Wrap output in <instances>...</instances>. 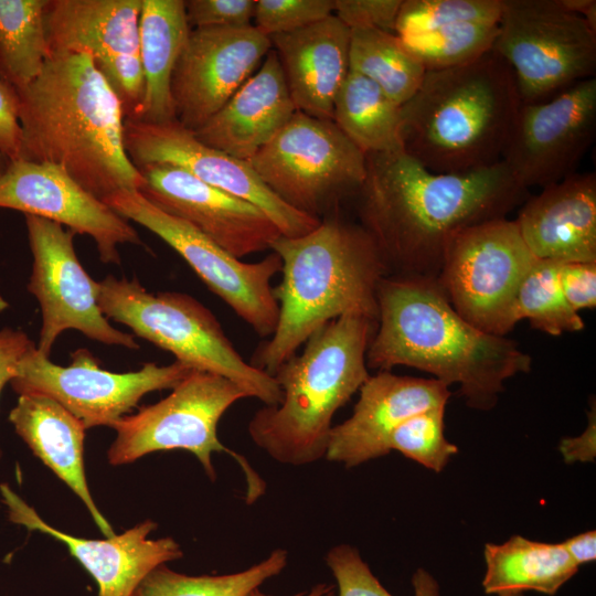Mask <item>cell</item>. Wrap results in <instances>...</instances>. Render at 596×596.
Instances as JSON below:
<instances>
[{"label":"cell","instance_id":"cell-1","mask_svg":"<svg viewBox=\"0 0 596 596\" xmlns=\"http://www.w3.org/2000/svg\"><path fill=\"white\" fill-rule=\"evenodd\" d=\"M361 226L389 275L437 279L450 241L460 231L507 217L525 201L505 163L436 173L403 150L366 155L359 192Z\"/></svg>","mask_w":596,"mask_h":596},{"label":"cell","instance_id":"cell-2","mask_svg":"<svg viewBox=\"0 0 596 596\" xmlns=\"http://www.w3.org/2000/svg\"><path fill=\"white\" fill-rule=\"evenodd\" d=\"M376 302L368 369L427 372L448 387L457 384L468 406L481 411L496 406L507 380L531 370V356L517 342L465 320L436 279L386 275Z\"/></svg>","mask_w":596,"mask_h":596},{"label":"cell","instance_id":"cell-3","mask_svg":"<svg viewBox=\"0 0 596 596\" xmlns=\"http://www.w3.org/2000/svg\"><path fill=\"white\" fill-rule=\"evenodd\" d=\"M17 91L21 159L61 167L102 201L142 187L125 148L121 104L88 53L51 54Z\"/></svg>","mask_w":596,"mask_h":596},{"label":"cell","instance_id":"cell-4","mask_svg":"<svg viewBox=\"0 0 596 596\" xmlns=\"http://www.w3.org/2000/svg\"><path fill=\"white\" fill-rule=\"evenodd\" d=\"M270 249L281 260V281L273 288L278 321L252 365L273 376L315 331L345 313L377 321L376 290L389 272L361 225L330 217L308 234L279 236Z\"/></svg>","mask_w":596,"mask_h":596},{"label":"cell","instance_id":"cell-5","mask_svg":"<svg viewBox=\"0 0 596 596\" xmlns=\"http://www.w3.org/2000/svg\"><path fill=\"white\" fill-rule=\"evenodd\" d=\"M520 105L513 73L492 50L426 71L400 107L403 151L436 173L492 166L502 158Z\"/></svg>","mask_w":596,"mask_h":596},{"label":"cell","instance_id":"cell-6","mask_svg":"<svg viewBox=\"0 0 596 596\" xmlns=\"http://www.w3.org/2000/svg\"><path fill=\"white\" fill-rule=\"evenodd\" d=\"M376 321L345 313L315 331L273 375L281 390L248 423L253 443L274 460L305 466L326 458L332 419L369 379L366 351Z\"/></svg>","mask_w":596,"mask_h":596},{"label":"cell","instance_id":"cell-7","mask_svg":"<svg viewBox=\"0 0 596 596\" xmlns=\"http://www.w3.org/2000/svg\"><path fill=\"white\" fill-rule=\"evenodd\" d=\"M97 302L105 317L171 352L192 370L224 376L264 405L279 404L283 394L274 376L246 362L215 316L192 296L151 294L137 278L108 275L99 281Z\"/></svg>","mask_w":596,"mask_h":596},{"label":"cell","instance_id":"cell-8","mask_svg":"<svg viewBox=\"0 0 596 596\" xmlns=\"http://www.w3.org/2000/svg\"><path fill=\"white\" fill-rule=\"evenodd\" d=\"M245 397L246 392L231 380L194 370L167 397L141 407L137 414L123 416L111 426L117 436L108 450V461L118 466L153 451L182 449L192 453L214 480L212 455L226 453L245 472L247 500H255L263 492L262 480L243 456L217 437L224 413Z\"/></svg>","mask_w":596,"mask_h":596},{"label":"cell","instance_id":"cell-9","mask_svg":"<svg viewBox=\"0 0 596 596\" xmlns=\"http://www.w3.org/2000/svg\"><path fill=\"white\" fill-rule=\"evenodd\" d=\"M492 51L511 68L521 104L595 77L596 30L561 0H502Z\"/></svg>","mask_w":596,"mask_h":596},{"label":"cell","instance_id":"cell-10","mask_svg":"<svg viewBox=\"0 0 596 596\" xmlns=\"http://www.w3.org/2000/svg\"><path fill=\"white\" fill-rule=\"evenodd\" d=\"M247 162L283 202L318 219L366 177V155L333 120L299 110Z\"/></svg>","mask_w":596,"mask_h":596},{"label":"cell","instance_id":"cell-11","mask_svg":"<svg viewBox=\"0 0 596 596\" xmlns=\"http://www.w3.org/2000/svg\"><path fill=\"white\" fill-rule=\"evenodd\" d=\"M536 259L514 220L493 219L455 235L436 280L465 320L487 333L505 336L518 322V290Z\"/></svg>","mask_w":596,"mask_h":596},{"label":"cell","instance_id":"cell-12","mask_svg":"<svg viewBox=\"0 0 596 596\" xmlns=\"http://www.w3.org/2000/svg\"><path fill=\"white\" fill-rule=\"evenodd\" d=\"M104 202L171 246L259 337L274 333L279 309L270 281L281 269L275 252L256 263L242 262L187 222L151 204L138 191L123 190Z\"/></svg>","mask_w":596,"mask_h":596},{"label":"cell","instance_id":"cell-13","mask_svg":"<svg viewBox=\"0 0 596 596\" xmlns=\"http://www.w3.org/2000/svg\"><path fill=\"white\" fill-rule=\"evenodd\" d=\"M72 363L61 366L50 361L36 347L20 362L10 381L19 394L45 395L65 407L85 428L113 426L152 391L173 389L192 370L174 361L168 365L145 363L135 372L114 373L100 369L86 349L72 354Z\"/></svg>","mask_w":596,"mask_h":596},{"label":"cell","instance_id":"cell-14","mask_svg":"<svg viewBox=\"0 0 596 596\" xmlns=\"http://www.w3.org/2000/svg\"><path fill=\"white\" fill-rule=\"evenodd\" d=\"M28 237L33 255L28 290L38 299L42 311L39 347L50 358L57 337L76 329L87 338L131 350L139 349L134 336L114 328L98 302L99 281H95L81 265L74 233L53 221L25 215Z\"/></svg>","mask_w":596,"mask_h":596},{"label":"cell","instance_id":"cell-15","mask_svg":"<svg viewBox=\"0 0 596 596\" xmlns=\"http://www.w3.org/2000/svg\"><path fill=\"white\" fill-rule=\"evenodd\" d=\"M141 0H47L50 55L88 53L118 97L125 120L138 119L143 100L139 54Z\"/></svg>","mask_w":596,"mask_h":596},{"label":"cell","instance_id":"cell-16","mask_svg":"<svg viewBox=\"0 0 596 596\" xmlns=\"http://www.w3.org/2000/svg\"><path fill=\"white\" fill-rule=\"evenodd\" d=\"M596 135V78L521 104L502 153L519 185L547 187L576 172Z\"/></svg>","mask_w":596,"mask_h":596},{"label":"cell","instance_id":"cell-17","mask_svg":"<svg viewBox=\"0 0 596 596\" xmlns=\"http://www.w3.org/2000/svg\"><path fill=\"white\" fill-rule=\"evenodd\" d=\"M124 142L136 168L149 163L181 168L204 183L259 207L281 236H301L321 223V219L297 211L277 198L247 161L204 145L177 119L166 123L127 119Z\"/></svg>","mask_w":596,"mask_h":596},{"label":"cell","instance_id":"cell-18","mask_svg":"<svg viewBox=\"0 0 596 596\" xmlns=\"http://www.w3.org/2000/svg\"><path fill=\"white\" fill-rule=\"evenodd\" d=\"M272 50L253 24L191 29L171 77L175 119L195 131L254 74Z\"/></svg>","mask_w":596,"mask_h":596},{"label":"cell","instance_id":"cell-19","mask_svg":"<svg viewBox=\"0 0 596 596\" xmlns=\"http://www.w3.org/2000/svg\"><path fill=\"white\" fill-rule=\"evenodd\" d=\"M0 207L40 216L67 226L74 234L91 236L105 264H120L121 244L143 245L128 220L52 163L10 161L0 174Z\"/></svg>","mask_w":596,"mask_h":596},{"label":"cell","instance_id":"cell-20","mask_svg":"<svg viewBox=\"0 0 596 596\" xmlns=\"http://www.w3.org/2000/svg\"><path fill=\"white\" fill-rule=\"evenodd\" d=\"M137 169L143 178L138 192L146 200L187 222L238 259L270 249L281 236L259 207L204 183L181 168L149 163Z\"/></svg>","mask_w":596,"mask_h":596},{"label":"cell","instance_id":"cell-21","mask_svg":"<svg viewBox=\"0 0 596 596\" xmlns=\"http://www.w3.org/2000/svg\"><path fill=\"white\" fill-rule=\"evenodd\" d=\"M352 415L332 427L326 458L356 467L391 453L390 437L407 418L430 409H445L449 387L435 379L379 371L359 390Z\"/></svg>","mask_w":596,"mask_h":596},{"label":"cell","instance_id":"cell-22","mask_svg":"<svg viewBox=\"0 0 596 596\" xmlns=\"http://www.w3.org/2000/svg\"><path fill=\"white\" fill-rule=\"evenodd\" d=\"M0 488L11 521L65 543L72 556L97 583L98 596H131L152 570L182 557L180 545L172 538H148L157 528L151 520L106 540L82 539L52 528L8 486Z\"/></svg>","mask_w":596,"mask_h":596},{"label":"cell","instance_id":"cell-23","mask_svg":"<svg viewBox=\"0 0 596 596\" xmlns=\"http://www.w3.org/2000/svg\"><path fill=\"white\" fill-rule=\"evenodd\" d=\"M514 221L535 258L596 262V174L574 172L542 188Z\"/></svg>","mask_w":596,"mask_h":596},{"label":"cell","instance_id":"cell-24","mask_svg":"<svg viewBox=\"0 0 596 596\" xmlns=\"http://www.w3.org/2000/svg\"><path fill=\"white\" fill-rule=\"evenodd\" d=\"M269 39L297 110L332 120L336 97L350 72V29L332 14Z\"/></svg>","mask_w":596,"mask_h":596},{"label":"cell","instance_id":"cell-25","mask_svg":"<svg viewBox=\"0 0 596 596\" xmlns=\"http://www.w3.org/2000/svg\"><path fill=\"white\" fill-rule=\"evenodd\" d=\"M296 111L276 52L270 50L259 68L193 132L204 145L248 161Z\"/></svg>","mask_w":596,"mask_h":596},{"label":"cell","instance_id":"cell-26","mask_svg":"<svg viewBox=\"0 0 596 596\" xmlns=\"http://www.w3.org/2000/svg\"><path fill=\"white\" fill-rule=\"evenodd\" d=\"M9 419L18 435L83 501L100 532L115 535L91 496L84 469L85 426L53 398L20 395Z\"/></svg>","mask_w":596,"mask_h":596},{"label":"cell","instance_id":"cell-27","mask_svg":"<svg viewBox=\"0 0 596 596\" xmlns=\"http://www.w3.org/2000/svg\"><path fill=\"white\" fill-rule=\"evenodd\" d=\"M190 31L183 0H141L139 54L145 86L136 120H175L171 77Z\"/></svg>","mask_w":596,"mask_h":596},{"label":"cell","instance_id":"cell-28","mask_svg":"<svg viewBox=\"0 0 596 596\" xmlns=\"http://www.w3.org/2000/svg\"><path fill=\"white\" fill-rule=\"evenodd\" d=\"M487 594L534 590L554 595L578 566L561 543H545L513 535L501 544L485 545Z\"/></svg>","mask_w":596,"mask_h":596},{"label":"cell","instance_id":"cell-29","mask_svg":"<svg viewBox=\"0 0 596 596\" xmlns=\"http://www.w3.org/2000/svg\"><path fill=\"white\" fill-rule=\"evenodd\" d=\"M400 107L375 83L350 71L332 120L365 155L395 152L403 150Z\"/></svg>","mask_w":596,"mask_h":596},{"label":"cell","instance_id":"cell-30","mask_svg":"<svg viewBox=\"0 0 596 596\" xmlns=\"http://www.w3.org/2000/svg\"><path fill=\"white\" fill-rule=\"evenodd\" d=\"M349 64L398 106L414 95L426 73L397 34L372 28L350 29Z\"/></svg>","mask_w":596,"mask_h":596},{"label":"cell","instance_id":"cell-31","mask_svg":"<svg viewBox=\"0 0 596 596\" xmlns=\"http://www.w3.org/2000/svg\"><path fill=\"white\" fill-rule=\"evenodd\" d=\"M47 0H0V73L17 89L30 84L50 56Z\"/></svg>","mask_w":596,"mask_h":596},{"label":"cell","instance_id":"cell-32","mask_svg":"<svg viewBox=\"0 0 596 596\" xmlns=\"http://www.w3.org/2000/svg\"><path fill=\"white\" fill-rule=\"evenodd\" d=\"M287 560V551L276 549L245 571L201 576L180 574L162 564L139 583L131 596H249L265 581L278 575Z\"/></svg>","mask_w":596,"mask_h":596},{"label":"cell","instance_id":"cell-33","mask_svg":"<svg viewBox=\"0 0 596 596\" xmlns=\"http://www.w3.org/2000/svg\"><path fill=\"white\" fill-rule=\"evenodd\" d=\"M560 263L536 259L523 279L515 298V320L528 319L531 326L550 336L577 332L584 320L567 304L558 279Z\"/></svg>","mask_w":596,"mask_h":596},{"label":"cell","instance_id":"cell-34","mask_svg":"<svg viewBox=\"0 0 596 596\" xmlns=\"http://www.w3.org/2000/svg\"><path fill=\"white\" fill-rule=\"evenodd\" d=\"M499 23L455 22L400 38L426 71L443 70L478 58L492 50Z\"/></svg>","mask_w":596,"mask_h":596},{"label":"cell","instance_id":"cell-35","mask_svg":"<svg viewBox=\"0 0 596 596\" xmlns=\"http://www.w3.org/2000/svg\"><path fill=\"white\" fill-rule=\"evenodd\" d=\"M502 0H406L402 1L396 34L414 35L455 22L499 23Z\"/></svg>","mask_w":596,"mask_h":596},{"label":"cell","instance_id":"cell-36","mask_svg":"<svg viewBox=\"0 0 596 596\" xmlns=\"http://www.w3.org/2000/svg\"><path fill=\"white\" fill-rule=\"evenodd\" d=\"M445 409L418 413L398 425L390 437V449L439 472L458 448L444 433Z\"/></svg>","mask_w":596,"mask_h":596},{"label":"cell","instance_id":"cell-37","mask_svg":"<svg viewBox=\"0 0 596 596\" xmlns=\"http://www.w3.org/2000/svg\"><path fill=\"white\" fill-rule=\"evenodd\" d=\"M326 563L337 581L338 596H392L354 546H333L326 555ZM413 586L414 596H439L437 582L423 568L413 575Z\"/></svg>","mask_w":596,"mask_h":596},{"label":"cell","instance_id":"cell-38","mask_svg":"<svg viewBox=\"0 0 596 596\" xmlns=\"http://www.w3.org/2000/svg\"><path fill=\"white\" fill-rule=\"evenodd\" d=\"M334 14V0H256L253 25L266 36L288 33Z\"/></svg>","mask_w":596,"mask_h":596},{"label":"cell","instance_id":"cell-39","mask_svg":"<svg viewBox=\"0 0 596 596\" xmlns=\"http://www.w3.org/2000/svg\"><path fill=\"white\" fill-rule=\"evenodd\" d=\"M256 0L184 1L191 29L252 25Z\"/></svg>","mask_w":596,"mask_h":596},{"label":"cell","instance_id":"cell-40","mask_svg":"<svg viewBox=\"0 0 596 596\" xmlns=\"http://www.w3.org/2000/svg\"><path fill=\"white\" fill-rule=\"evenodd\" d=\"M402 0H334V15L349 29L372 28L396 34Z\"/></svg>","mask_w":596,"mask_h":596},{"label":"cell","instance_id":"cell-41","mask_svg":"<svg viewBox=\"0 0 596 596\" xmlns=\"http://www.w3.org/2000/svg\"><path fill=\"white\" fill-rule=\"evenodd\" d=\"M558 279L571 308L578 312L596 306V262L560 263Z\"/></svg>","mask_w":596,"mask_h":596},{"label":"cell","instance_id":"cell-42","mask_svg":"<svg viewBox=\"0 0 596 596\" xmlns=\"http://www.w3.org/2000/svg\"><path fill=\"white\" fill-rule=\"evenodd\" d=\"M17 88L0 73V152L10 161L21 159L22 131Z\"/></svg>","mask_w":596,"mask_h":596},{"label":"cell","instance_id":"cell-43","mask_svg":"<svg viewBox=\"0 0 596 596\" xmlns=\"http://www.w3.org/2000/svg\"><path fill=\"white\" fill-rule=\"evenodd\" d=\"M33 348L34 342L23 331L9 328L0 331V393L15 376L20 362Z\"/></svg>","mask_w":596,"mask_h":596},{"label":"cell","instance_id":"cell-44","mask_svg":"<svg viewBox=\"0 0 596 596\" xmlns=\"http://www.w3.org/2000/svg\"><path fill=\"white\" fill-rule=\"evenodd\" d=\"M560 450L566 462L592 461L596 455V412L595 403L588 413L586 429L576 437L564 438L560 444Z\"/></svg>","mask_w":596,"mask_h":596},{"label":"cell","instance_id":"cell-45","mask_svg":"<svg viewBox=\"0 0 596 596\" xmlns=\"http://www.w3.org/2000/svg\"><path fill=\"white\" fill-rule=\"evenodd\" d=\"M561 544L577 566L590 563L596 558L595 530L571 536Z\"/></svg>","mask_w":596,"mask_h":596},{"label":"cell","instance_id":"cell-46","mask_svg":"<svg viewBox=\"0 0 596 596\" xmlns=\"http://www.w3.org/2000/svg\"><path fill=\"white\" fill-rule=\"evenodd\" d=\"M571 11L579 14L596 30V1L595 0H561Z\"/></svg>","mask_w":596,"mask_h":596},{"label":"cell","instance_id":"cell-47","mask_svg":"<svg viewBox=\"0 0 596 596\" xmlns=\"http://www.w3.org/2000/svg\"><path fill=\"white\" fill-rule=\"evenodd\" d=\"M333 587L327 584H318L311 590L296 594L294 596H332ZM249 596H270L255 589Z\"/></svg>","mask_w":596,"mask_h":596},{"label":"cell","instance_id":"cell-48","mask_svg":"<svg viewBox=\"0 0 596 596\" xmlns=\"http://www.w3.org/2000/svg\"><path fill=\"white\" fill-rule=\"evenodd\" d=\"M9 162L10 160L3 153L0 152V174L6 170Z\"/></svg>","mask_w":596,"mask_h":596},{"label":"cell","instance_id":"cell-49","mask_svg":"<svg viewBox=\"0 0 596 596\" xmlns=\"http://www.w3.org/2000/svg\"><path fill=\"white\" fill-rule=\"evenodd\" d=\"M499 596H522V593H517V594L508 593V594H501Z\"/></svg>","mask_w":596,"mask_h":596}]
</instances>
